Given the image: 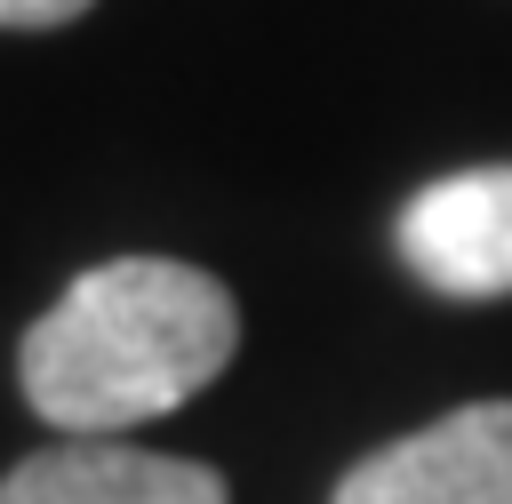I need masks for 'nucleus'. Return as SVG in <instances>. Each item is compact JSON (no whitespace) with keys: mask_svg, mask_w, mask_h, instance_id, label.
I'll return each mask as SVG.
<instances>
[{"mask_svg":"<svg viewBox=\"0 0 512 504\" xmlns=\"http://www.w3.org/2000/svg\"><path fill=\"white\" fill-rule=\"evenodd\" d=\"M96 0H0V32H56V24H80Z\"/></svg>","mask_w":512,"mask_h":504,"instance_id":"nucleus-5","label":"nucleus"},{"mask_svg":"<svg viewBox=\"0 0 512 504\" xmlns=\"http://www.w3.org/2000/svg\"><path fill=\"white\" fill-rule=\"evenodd\" d=\"M328 504H512V400H464L368 448Z\"/></svg>","mask_w":512,"mask_h":504,"instance_id":"nucleus-3","label":"nucleus"},{"mask_svg":"<svg viewBox=\"0 0 512 504\" xmlns=\"http://www.w3.org/2000/svg\"><path fill=\"white\" fill-rule=\"evenodd\" d=\"M392 248L432 296L456 304L512 296V160H480L416 184L408 208L392 216Z\"/></svg>","mask_w":512,"mask_h":504,"instance_id":"nucleus-2","label":"nucleus"},{"mask_svg":"<svg viewBox=\"0 0 512 504\" xmlns=\"http://www.w3.org/2000/svg\"><path fill=\"white\" fill-rule=\"evenodd\" d=\"M240 352V304L184 256L88 264L16 344V384L64 440L136 432L208 392Z\"/></svg>","mask_w":512,"mask_h":504,"instance_id":"nucleus-1","label":"nucleus"},{"mask_svg":"<svg viewBox=\"0 0 512 504\" xmlns=\"http://www.w3.org/2000/svg\"><path fill=\"white\" fill-rule=\"evenodd\" d=\"M0 504H232L216 464L128 448V440H56L0 480Z\"/></svg>","mask_w":512,"mask_h":504,"instance_id":"nucleus-4","label":"nucleus"}]
</instances>
